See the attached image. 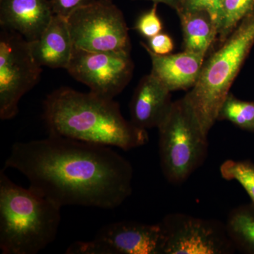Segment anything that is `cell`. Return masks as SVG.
Instances as JSON below:
<instances>
[{
  "label": "cell",
  "mask_w": 254,
  "mask_h": 254,
  "mask_svg": "<svg viewBox=\"0 0 254 254\" xmlns=\"http://www.w3.org/2000/svg\"><path fill=\"white\" fill-rule=\"evenodd\" d=\"M8 168L60 207L114 209L132 193L133 170L127 159L111 147L64 137L14 143L4 163Z\"/></svg>",
  "instance_id": "1"
},
{
  "label": "cell",
  "mask_w": 254,
  "mask_h": 254,
  "mask_svg": "<svg viewBox=\"0 0 254 254\" xmlns=\"http://www.w3.org/2000/svg\"><path fill=\"white\" fill-rule=\"evenodd\" d=\"M49 135L129 150L146 144L148 134L124 118L113 99L63 87L43 102Z\"/></svg>",
  "instance_id": "2"
},
{
  "label": "cell",
  "mask_w": 254,
  "mask_h": 254,
  "mask_svg": "<svg viewBox=\"0 0 254 254\" xmlns=\"http://www.w3.org/2000/svg\"><path fill=\"white\" fill-rule=\"evenodd\" d=\"M61 208L46 197L18 186L0 172V250L3 254H36L54 242Z\"/></svg>",
  "instance_id": "3"
},
{
  "label": "cell",
  "mask_w": 254,
  "mask_h": 254,
  "mask_svg": "<svg viewBox=\"0 0 254 254\" xmlns=\"http://www.w3.org/2000/svg\"><path fill=\"white\" fill-rule=\"evenodd\" d=\"M254 46V10L205 61L194 86L184 97L205 134L218 121L220 108Z\"/></svg>",
  "instance_id": "4"
},
{
  "label": "cell",
  "mask_w": 254,
  "mask_h": 254,
  "mask_svg": "<svg viewBox=\"0 0 254 254\" xmlns=\"http://www.w3.org/2000/svg\"><path fill=\"white\" fill-rule=\"evenodd\" d=\"M160 166L170 183L180 185L208 155V135L185 98L176 100L158 128Z\"/></svg>",
  "instance_id": "5"
},
{
  "label": "cell",
  "mask_w": 254,
  "mask_h": 254,
  "mask_svg": "<svg viewBox=\"0 0 254 254\" xmlns=\"http://www.w3.org/2000/svg\"><path fill=\"white\" fill-rule=\"evenodd\" d=\"M67 21L75 48L130 54L128 28L112 1L97 0L73 11Z\"/></svg>",
  "instance_id": "6"
},
{
  "label": "cell",
  "mask_w": 254,
  "mask_h": 254,
  "mask_svg": "<svg viewBox=\"0 0 254 254\" xmlns=\"http://www.w3.org/2000/svg\"><path fill=\"white\" fill-rule=\"evenodd\" d=\"M43 71L32 55L29 42L17 32H0V119L9 120L18 113L21 98L39 81Z\"/></svg>",
  "instance_id": "7"
},
{
  "label": "cell",
  "mask_w": 254,
  "mask_h": 254,
  "mask_svg": "<svg viewBox=\"0 0 254 254\" xmlns=\"http://www.w3.org/2000/svg\"><path fill=\"white\" fill-rule=\"evenodd\" d=\"M165 237L160 222L153 225L120 221L100 228L94 238L74 242L67 254H164Z\"/></svg>",
  "instance_id": "8"
},
{
  "label": "cell",
  "mask_w": 254,
  "mask_h": 254,
  "mask_svg": "<svg viewBox=\"0 0 254 254\" xmlns=\"http://www.w3.org/2000/svg\"><path fill=\"white\" fill-rule=\"evenodd\" d=\"M165 237L164 254H231L235 252L225 224L171 213L160 222Z\"/></svg>",
  "instance_id": "9"
},
{
  "label": "cell",
  "mask_w": 254,
  "mask_h": 254,
  "mask_svg": "<svg viewBox=\"0 0 254 254\" xmlns=\"http://www.w3.org/2000/svg\"><path fill=\"white\" fill-rule=\"evenodd\" d=\"M133 65L130 54L115 52H90L73 50L66 70L90 91L113 99L129 83Z\"/></svg>",
  "instance_id": "10"
},
{
  "label": "cell",
  "mask_w": 254,
  "mask_h": 254,
  "mask_svg": "<svg viewBox=\"0 0 254 254\" xmlns=\"http://www.w3.org/2000/svg\"><path fill=\"white\" fill-rule=\"evenodd\" d=\"M141 46L150 56L151 73L170 92L191 89L201 71L206 54L184 50L177 54L159 55L145 43Z\"/></svg>",
  "instance_id": "11"
},
{
  "label": "cell",
  "mask_w": 254,
  "mask_h": 254,
  "mask_svg": "<svg viewBox=\"0 0 254 254\" xmlns=\"http://www.w3.org/2000/svg\"><path fill=\"white\" fill-rule=\"evenodd\" d=\"M48 0H0V26L36 41L54 16Z\"/></svg>",
  "instance_id": "12"
},
{
  "label": "cell",
  "mask_w": 254,
  "mask_h": 254,
  "mask_svg": "<svg viewBox=\"0 0 254 254\" xmlns=\"http://www.w3.org/2000/svg\"><path fill=\"white\" fill-rule=\"evenodd\" d=\"M170 93L151 73L143 76L130 103L133 125L146 131L158 128L173 104Z\"/></svg>",
  "instance_id": "13"
},
{
  "label": "cell",
  "mask_w": 254,
  "mask_h": 254,
  "mask_svg": "<svg viewBox=\"0 0 254 254\" xmlns=\"http://www.w3.org/2000/svg\"><path fill=\"white\" fill-rule=\"evenodd\" d=\"M29 44L40 66L66 69L74 50L67 18L54 14L41 36Z\"/></svg>",
  "instance_id": "14"
},
{
  "label": "cell",
  "mask_w": 254,
  "mask_h": 254,
  "mask_svg": "<svg viewBox=\"0 0 254 254\" xmlns=\"http://www.w3.org/2000/svg\"><path fill=\"white\" fill-rule=\"evenodd\" d=\"M177 13L183 32L184 50L207 54L218 38L211 15L198 9H180Z\"/></svg>",
  "instance_id": "15"
},
{
  "label": "cell",
  "mask_w": 254,
  "mask_h": 254,
  "mask_svg": "<svg viewBox=\"0 0 254 254\" xmlns=\"http://www.w3.org/2000/svg\"><path fill=\"white\" fill-rule=\"evenodd\" d=\"M227 235L235 250L254 254V204L240 205L229 213L225 223Z\"/></svg>",
  "instance_id": "16"
},
{
  "label": "cell",
  "mask_w": 254,
  "mask_h": 254,
  "mask_svg": "<svg viewBox=\"0 0 254 254\" xmlns=\"http://www.w3.org/2000/svg\"><path fill=\"white\" fill-rule=\"evenodd\" d=\"M254 10V0H222L218 22V38L224 43L242 22Z\"/></svg>",
  "instance_id": "17"
},
{
  "label": "cell",
  "mask_w": 254,
  "mask_h": 254,
  "mask_svg": "<svg viewBox=\"0 0 254 254\" xmlns=\"http://www.w3.org/2000/svg\"><path fill=\"white\" fill-rule=\"evenodd\" d=\"M224 120L241 129L254 133V101H244L229 93L218 116V121Z\"/></svg>",
  "instance_id": "18"
},
{
  "label": "cell",
  "mask_w": 254,
  "mask_h": 254,
  "mask_svg": "<svg viewBox=\"0 0 254 254\" xmlns=\"http://www.w3.org/2000/svg\"><path fill=\"white\" fill-rule=\"evenodd\" d=\"M222 178L240 183L254 204V163L250 160H227L220 168Z\"/></svg>",
  "instance_id": "19"
},
{
  "label": "cell",
  "mask_w": 254,
  "mask_h": 254,
  "mask_svg": "<svg viewBox=\"0 0 254 254\" xmlns=\"http://www.w3.org/2000/svg\"><path fill=\"white\" fill-rule=\"evenodd\" d=\"M158 4L153 3L151 9L141 14L135 23L134 29L148 39L161 33L163 30V23L158 15Z\"/></svg>",
  "instance_id": "20"
},
{
  "label": "cell",
  "mask_w": 254,
  "mask_h": 254,
  "mask_svg": "<svg viewBox=\"0 0 254 254\" xmlns=\"http://www.w3.org/2000/svg\"><path fill=\"white\" fill-rule=\"evenodd\" d=\"M221 1L222 0H182L181 9H198L208 11L211 15L214 22L216 24L218 31V17Z\"/></svg>",
  "instance_id": "21"
},
{
  "label": "cell",
  "mask_w": 254,
  "mask_h": 254,
  "mask_svg": "<svg viewBox=\"0 0 254 254\" xmlns=\"http://www.w3.org/2000/svg\"><path fill=\"white\" fill-rule=\"evenodd\" d=\"M97 0H51L53 12L58 16L68 18L73 11Z\"/></svg>",
  "instance_id": "22"
},
{
  "label": "cell",
  "mask_w": 254,
  "mask_h": 254,
  "mask_svg": "<svg viewBox=\"0 0 254 254\" xmlns=\"http://www.w3.org/2000/svg\"><path fill=\"white\" fill-rule=\"evenodd\" d=\"M148 40V48L155 54L166 55L171 54L174 50V43L171 37L166 33H160Z\"/></svg>",
  "instance_id": "23"
},
{
  "label": "cell",
  "mask_w": 254,
  "mask_h": 254,
  "mask_svg": "<svg viewBox=\"0 0 254 254\" xmlns=\"http://www.w3.org/2000/svg\"><path fill=\"white\" fill-rule=\"evenodd\" d=\"M153 3H163L173 8L175 11L181 9L182 7V0H149Z\"/></svg>",
  "instance_id": "24"
},
{
  "label": "cell",
  "mask_w": 254,
  "mask_h": 254,
  "mask_svg": "<svg viewBox=\"0 0 254 254\" xmlns=\"http://www.w3.org/2000/svg\"><path fill=\"white\" fill-rule=\"evenodd\" d=\"M108 1H113V0H108Z\"/></svg>",
  "instance_id": "25"
}]
</instances>
